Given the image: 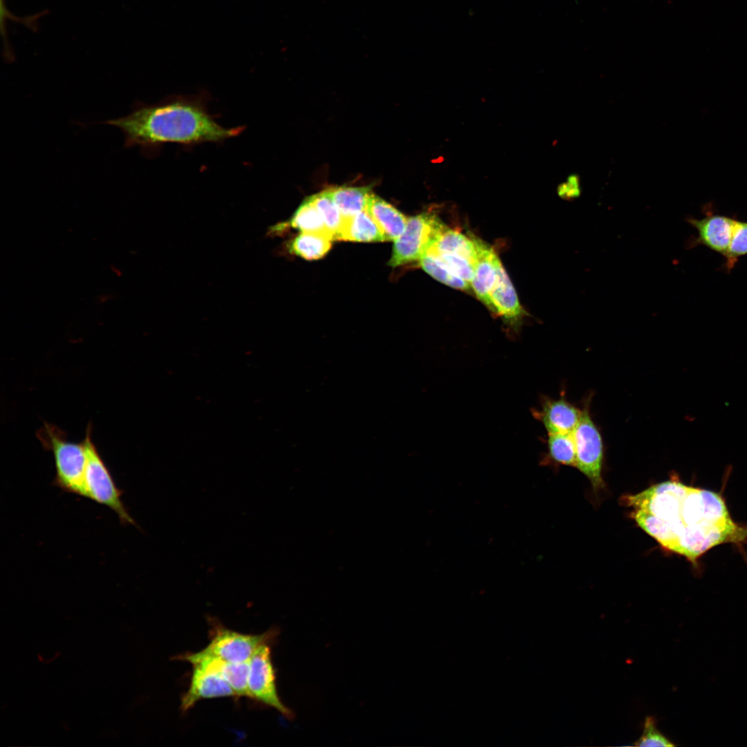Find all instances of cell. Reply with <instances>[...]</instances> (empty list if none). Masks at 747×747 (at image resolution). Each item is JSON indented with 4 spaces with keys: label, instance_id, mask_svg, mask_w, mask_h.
I'll use <instances>...</instances> for the list:
<instances>
[{
    "label": "cell",
    "instance_id": "27",
    "mask_svg": "<svg viewBox=\"0 0 747 747\" xmlns=\"http://www.w3.org/2000/svg\"><path fill=\"white\" fill-rule=\"evenodd\" d=\"M559 196L564 200L571 201L579 197L581 194L580 181L578 176L573 174L561 183L557 188Z\"/></svg>",
    "mask_w": 747,
    "mask_h": 747
},
{
    "label": "cell",
    "instance_id": "21",
    "mask_svg": "<svg viewBox=\"0 0 747 747\" xmlns=\"http://www.w3.org/2000/svg\"><path fill=\"white\" fill-rule=\"evenodd\" d=\"M548 454L555 463L576 466V450L573 433L548 434Z\"/></svg>",
    "mask_w": 747,
    "mask_h": 747
},
{
    "label": "cell",
    "instance_id": "26",
    "mask_svg": "<svg viewBox=\"0 0 747 747\" xmlns=\"http://www.w3.org/2000/svg\"><path fill=\"white\" fill-rule=\"evenodd\" d=\"M636 746H674V744L656 728L655 719L647 717L644 722L643 732L635 742Z\"/></svg>",
    "mask_w": 747,
    "mask_h": 747
},
{
    "label": "cell",
    "instance_id": "12",
    "mask_svg": "<svg viewBox=\"0 0 747 747\" xmlns=\"http://www.w3.org/2000/svg\"><path fill=\"white\" fill-rule=\"evenodd\" d=\"M535 415L548 434L573 433L580 420L582 410L564 397L545 398Z\"/></svg>",
    "mask_w": 747,
    "mask_h": 747
},
{
    "label": "cell",
    "instance_id": "14",
    "mask_svg": "<svg viewBox=\"0 0 747 747\" xmlns=\"http://www.w3.org/2000/svg\"><path fill=\"white\" fill-rule=\"evenodd\" d=\"M386 241H395L404 232L408 218L378 196L371 193L366 209Z\"/></svg>",
    "mask_w": 747,
    "mask_h": 747
},
{
    "label": "cell",
    "instance_id": "25",
    "mask_svg": "<svg viewBox=\"0 0 747 747\" xmlns=\"http://www.w3.org/2000/svg\"><path fill=\"white\" fill-rule=\"evenodd\" d=\"M424 254L432 256L450 272L471 285L474 277V264L465 258L448 253Z\"/></svg>",
    "mask_w": 747,
    "mask_h": 747
},
{
    "label": "cell",
    "instance_id": "11",
    "mask_svg": "<svg viewBox=\"0 0 747 747\" xmlns=\"http://www.w3.org/2000/svg\"><path fill=\"white\" fill-rule=\"evenodd\" d=\"M471 238L477 251L471 287L477 297L492 311L490 295L496 279L499 259L486 243L475 237Z\"/></svg>",
    "mask_w": 747,
    "mask_h": 747
},
{
    "label": "cell",
    "instance_id": "2",
    "mask_svg": "<svg viewBox=\"0 0 747 747\" xmlns=\"http://www.w3.org/2000/svg\"><path fill=\"white\" fill-rule=\"evenodd\" d=\"M37 438L44 449L53 453L55 467V486L66 492L84 497L86 454L84 441L80 443L70 441L64 431L48 423H44L39 430Z\"/></svg>",
    "mask_w": 747,
    "mask_h": 747
},
{
    "label": "cell",
    "instance_id": "16",
    "mask_svg": "<svg viewBox=\"0 0 747 747\" xmlns=\"http://www.w3.org/2000/svg\"><path fill=\"white\" fill-rule=\"evenodd\" d=\"M425 253L456 255L474 264L477 251L472 238L445 226L431 242Z\"/></svg>",
    "mask_w": 747,
    "mask_h": 747
},
{
    "label": "cell",
    "instance_id": "9",
    "mask_svg": "<svg viewBox=\"0 0 747 747\" xmlns=\"http://www.w3.org/2000/svg\"><path fill=\"white\" fill-rule=\"evenodd\" d=\"M178 658L219 674L230 685L237 697L252 699L248 684L249 661L233 663L216 657L199 656L196 653L187 654Z\"/></svg>",
    "mask_w": 747,
    "mask_h": 747
},
{
    "label": "cell",
    "instance_id": "18",
    "mask_svg": "<svg viewBox=\"0 0 747 747\" xmlns=\"http://www.w3.org/2000/svg\"><path fill=\"white\" fill-rule=\"evenodd\" d=\"M330 237L312 233L302 232L289 244L292 254L307 260H315L323 257L331 247Z\"/></svg>",
    "mask_w": 747,
    "mask_h": 747
},
{
    "label": "cell",
    "instance_id": "4",
    "mask_svg": "<svg viewBox=\"0 0 747 747\" xmlns=\"http://www.w3.org/2000/svg\"><path fill=\"white\" fill-rule=\"evenodd\" d=\"M576 450V468L591 481L595 490L604 486L602 470L603 441L590 415L589 405L582 409L580 420L573 432Z\"/></svg>",
    "mask_w": 747,
    "mask_h": 747
},
{
    "label": "cell",
    "instance_id": "23",
    "mask_svg": "<svg viewBox=\"0 0 747 747\" xmlns=\"http://www.w3.org/2000/svg\"><path fill=\"white\" fill-rule=\"evenodd\" d=\"M418 261L422 268L439 282L459 290L470 289V284L452 274L432 256L423 254Z\"/></svg>",
    "mask_w": 747,
    "mask_h": 747
},
{
    "label": "cell",
    "instance_id": "13",
    "mask_svg": "<svg viewBox=\"0 0 747 747\" xmlns=\"http://www.w3.org/2000/svg\"><path fill=\"white\" fill-rule=\"evenodd\" d=\"M492 311L511 324H515L523 316L522 309L515 290L499 260L497 277L490 292Z\"/></svg>",
    "mask_w": 747,
    "mask_h": 747
},
{
    "label": "cell",
    "instance_id": "20",
    "mask_svg": "<svg viewBox=\"0 0 747 747\" xmlns=\"http://www.w3.org/2000/svg\"><path fill=\"white\" fill-rule=\"evenodd\" d=\"M634 517L638 525L664 548L672 550L675 537L665 520L643 509L636 510Z\"/></svg>",
    "mask_w": 747,
    "mask_h": 747
},
{
    "label": "cell",
    "instance_id": "15",
    "mask_svg": "<svg viewBox=\"0 0 747 747\" xmlns=\"http://www.w3.org/2000/svg\"><path fill=\"white\" fill-rule=\"evenodd\" d=\"M334 240L358 242H380L386 241L378 227L366 210L342 221Z\"/></svg>",
    "mask_w": 747,
    "mask_h": 747
},
{
    "label": "cell",
    "instance_id": "10",
    "mask_svg": "<svg viewBox=\"0 0 747 747\" xmlns=\"http://www.w3.org/2000/svg\"><path fill=\"white\" fill-rule=\"evenodd\" d=\"M237 696L230 685L219 674L193 665L190 685L181 699V708L187 711L203 699Z\"/></svg>",
    "mask_w": 747,
    "mask_h": 747
},
{
    "label": "cell",
    "instance_id": "6",
    "mask_svg": "<svg viewBox=\"0 0 747 747\" xmlns=\"http://www.w3.org/2000/svg\"><path fill=\"white\" fill-rule=\"evenodd\" d=\"M276 633L275 630H268L261 634L251 635L219 628L208 645L196 654L233 663L248 661L261 645L269 643Z\"/></svg>",
    "mask_w": 747,
    "mask_h": 747
},
{
    "label": "cell",
    "instance_id": "24",
    "mask_svg": "<svg viewBox=\"0 0 747 747\" xmlns=\"http://www.w3.org/2000/svg\"><path fill=\"white\" fill-rule=\"evenodd\" d=\"M747 255V222L737 220L728 252L724 257V269L729 273L739 259Z\"/></svg>",
    "mask_w": 747,
    "mask_h": 747
},
{
    "label": "cell",
    "instance_id": "1",
    "mask_svg": "<svg viewBox=\"0 0 747 747\" xmlns=\"http://www.w3.org/2000/svg\"><path fill=\"white\" fill-rule=\"evenodd\" d=\"M104 123L120 129L124 147H139L154 155L165 143L195 145L221 142L237 136L243 127L226 128L212 116L200 95L170 96L154 104L137 102L127 116Z\"/></svg>",
    "mask_w": 747,
    "mask_h": 747
},
{
    "label": "cell",
    "instance_id": "19",
    "mask_svg": "<svg viewBox=\"0 0 747 747\" xmlns=\"http://www.w3.org/2000/svg\"><path fill=\"white\" fill-rule=\"evenodd\" d=\"M289 221L292 228L301 232L322 234L333 240L321 216L308 198L299 205Z\"/></svg>",
    "mask_w": 747,
    "mask_h": 747
},
{
    "label": "cell",
    "instance_id": "5",
    "mask_svg": "<svg viewBox=\"0 0 747 747\" xmlns=\"http://www.w3.org/2000/svg\"><path fill=\"white\" fill-rule=\"evenodd\" d=\"M445 227L438 216L428 213L408 218L403 233L394 241L389 265L396 267L418 261Z\"/></svg>",
    "mask_w": 747,
    "mask_h": 747
},
{
    "label": "cell",
    "instance_id": "22",
    "mask_svg": "<svg viewBox=\"0 0 747 747\" xmlns=\"http://www.w3.org/2000/svg\"><path fill=\"white\" fill-rule=\"evenodd\" d=\"M308 199L317 209L334 240L342 223V216L333 199L331 190L312 195Z\"/></svg>",
    "mask_w": 747,
    "mask_h": 747
},
{
    "label": "cell",
    "instance_id": "7",
    "mask_svg": "<svg viewBox=\"0 0 747 747\" xmlns=\"http://www.w3.org/2000/svg\"><path fill=\"white\" fill-rule=\"evenodd\" d=\"M268 643L261 645L249 660L248 688L252 699L270 706L287 717L291 710L281 701L277 690L275 671Z\"/></svg>",
    "mask_w": 747,
    "mask_h": 747
},
{
    "label": "cell",
    "instance_id": "3",
    "mask_svg": "<svg viewBox=\"0 0 747 747\" xmlns=\"http://www.w3.org/2000/svg\"><path fill=\"white\" fill-rule=\"evenodd\" d=\"M91 425L86 428L84 443L86 463L84 472V497L113 510L122 524L136 526L122 500V492L116 486L91 438Z\"/></svg>",
    "mask_w": 747,
    "mask_h": 747
},
{
    "label": "cell",
    "instance_id": "17",
    "mask_svg": "<svg viewBox=\"0 0 747 747\" xmlns=\"http://www.w3.org/2000/svg\"><path fill=\"white\" fill-rule=\"evenodd\" d=\"M330 190L342 217L351 216L365 210L371 194L367 187H337Z\"/></svg>",
    "mask_w": 747,
    "mask_h": 747
},
{
    "label": "cell",
    "instance_id": "8",
    "mask_svg": "<svg viewBox=\"0 0 747 747\" xmlns=\"http://www.w3.org/2000/svg\"><path fill=\"white\" fill-rule=\"evenodd\" d=\"M737 220L708 211L706 216L701 219L687 218L686 221L695 228L697 235L688 240L686 248L690 249L701 245L725 257Z\"/></svg>",
    "mask_w": 747,
    "mask_h": 747
}]
</instances>
